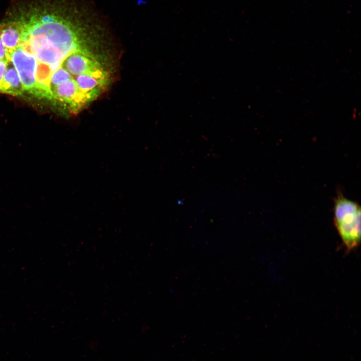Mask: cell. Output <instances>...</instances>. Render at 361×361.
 <instances>
[{
	"label": "cell",
	"mask_w": 361,
	"mask_h": 361,
	"mask_svg": "<svg viewBox=\"0 0 361 361\" xmlns=\"http://www.w3.org/2000/svg\"><path fill=\"white\" fill-rule=\"evenodd\" d=\"M12 16L22 27L19 46L36 58L37 82L45 90H50L54 71L60 68L66 70L65 62L70 55L102 41L99 27L85 18L68 23L32 12L16 11Z\"/></svg>",
	"instance_id": "1"
},
{
	"label": "cell",
	"mask_w": 361,
	"mask_h": 361,
	"mask_svg": "<svg viewBox=\"0 0 361 361\" xmlns=\"http://www.w3.org/2000/svg\"><path fill=\"white\" fill-rule=\"evenodd\" d=\"M337 231L348 249L356 247L360 240V208L355 202L338 196L334 207Z\"/></svg>",
	"instance_id": "2"
},
{
	"label": "cell",
	"mask_w": 361,
	"mask_h": 361,
	"mask_svg": "<svg viewBox=\"0 0 361 361\" xmlns=\"http://www.w3.org/2000/svg\"><path fill=\"white\" fill-rule=\"evenodd\" d=\"M25 90L39 98H44L36 79L37 62L35 57L19 46L10 55Z\"/></svg>",
	"instance_id": "3"
},
{
	"label": "cell",
	"mask_w": 361,
	"mask_h": 361,
	"mask_svg": "<svg viewBox=\"0 0 361 361\" xmlns=\"http://www.w3.org/2000/svg\"><path fill=\"white\" fill-rule=\"evenodd\" d=\"M1 37L8 59L10 55L20 45L22 39V27L20 23L6 14L0 23Z\"/></svg>",
	"instance_id": "4"
},
{
	"label": "cell",
	"mask_w": 361,
	"mask_h": 361,
	"mask_svg": "<svg viewBox=\"0 0 361 361\" xmlns=\"http://www.w3.org/2000/svg\"><path fill=\"white\" fill-rule=\"evenodd\" d=\"M25 91L20 77L10 59H9L4 74L0 92L13 96L22 95Z\"/></svg>",
	"instance_id": "5"
},
{
	"label": "cell",
	"mask_w": 361,
	"mask_h": 361,
	"mask_svg": "<svg viewBox=\"0 0 361 361\" xmlns=\"http://www.w3.org/2000/svg\"><path fill=\"white\" fill-rule=\"evenodd\" d=\"M8 60H0V87L6 71L7 64Z\"/></svg>",
	"instance_id": "6"
},
{
	"label": "cell",
	"mask_w": 361,
	"mask_h": 361,
	"mask_svg": "<svg viewBox=\"0 0 361 361\" xmlns=\"http://www.w3.org/2000/svg\"><path fill=\"white\" fill-rule=\"evenodd\" d=\"M8 60L7 53L6 52L5 47L3 44L1 37V31H0V60Z\"/></svg>",
	"instance_id": "7"
}]
</instances>
